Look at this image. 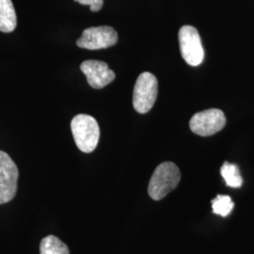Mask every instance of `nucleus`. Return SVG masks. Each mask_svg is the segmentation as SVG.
I'll use <instances>...</instances> for the list:
<instances>
[{
	"label": "nucleus",
	"mask_w": 254,
	"mask_h": 254,
	"mask_svg": "<svg viewBox=\"0 0 254 254\" xmlns=\"http://www.w3.org/2000/svg\"><path fill=\"white\" fill-rule=\"evenodd\" d=\"M178 38L185 62L190 66L200 65L204 59V50L198 30L192 26H183L179 30Z\"/></svg>",
	"instance_id": "nucleus-4"
},
{
	"label": "nucleus",
	"mask_w": 254,
	"mask_h": 254,
	"mask_svg": "<svg viewBox=\"0 0 254 254\" xmlns=\"http://www.w3.org/2000/svg\"><path fill=\"white\" fill-rule=\"evenodd\" d=\"M71 130L81 152L89 154L95 150L100 137V128L95 119L86 114L76 115L71 122Z\"/></svg>",
	"instance_id": "nucleus-2"
},
{
	"label": "nucleus",
	"mask_w": 254,
	"mask_h": 254,
	"mask_svg": "<svg viewBox=\"0 0 254 254\" xmlns=\"http://www.w3.org/2000/svg\"><path fill=\"white\" fill-rule=\"evenodd\" d=\"M18 168L9 154L0 151V204L15 197L17 191Z\"/></svg>",
	"instance_id": "nucleus-7"
},
{
	"label": "nucleus",
	"mask_w": 254,
	"mask_h": 254,
	"mask_svg": "<svg viewBox=\"0 0 254 254\" xmlns=\"http://www.w3.org/2000/svg\"><path fill=\"white\" fill-rule=\"evenodd\" d=\"M213 213L221 217H227L235 206L232 199L225 195H218L216 199L211 201Z\"/></svg>",
	"instance_id": "nucleus-12"
},
{
	"label": "nucleus",
	"mask_w": 254,
	"mask_h": 254,
	"mask_svg": "<svg viewBox=\"0 0 254 254\" xmlns=\"http://www.w3.org/2000/svg\"><path fill=\"white\" fill-rule=\"evenodd\" d=\"M220 174L225 180L228 187L238 189L242 186L243 179L239 172V169L236 164L224 162L220 169Z\"/></svg>",
	"instance_id": "nucleus-11"
},
{
	"label": "nucleus",
	"mask_w": 254,
	"mask_h": 254,
	"mask_svg": "<svg viewBox=\"0 0 254 254\" xmlns=\"http://www.w3.org/2000/svg\"><path fill=\"white\" fill-rule=\"evenodd\" d=\"M81 5L90 6L91 11H99L104 5V0H74Z\"/></svg>",
	"instance_id": "nucleus-13"
},
{
	"label": "nucleus",
	"mask_w": 254,
	"mask_h": 254,
	"mask_svg": "<svg viewBox=\"0 0 254 254\" xmlns=\"http://www.w3.org/2000/svg\"><path fill=\"white\" fill-rule=\"evenodd\" d=\"M40 254H69V249L57 236H48L41 241Z\"/></svg>",
	"instance_id": "nucleus-10"
},
{
	"label": "nucleus",
	"mask_w": 254,
	"mask_h": 254,
	"mask_svg": "<svg viewBox=\"0 0 254 254\" xmlns=\"http://www.w3.org/2000/svg\"><path fill=\"white\" fill-rule=\"evenodd\" d=\"M226 125L224 113L218 109H211L196 113L190 122L191 131L200 136L215 135Z\"/></svg>",
	"instance_id": "nucleus-6"
},
{
	"label": "nucleus",
	"mask_w": 254,
	"mask_h": 254,
	"mask_svg": "<svg viewBox=\"0 0 254 254\" xmlns=\"http://www.w3.org/2000/svg\"><path fill=\"white\" fill-rule=\"evenodd\" d=\"M80 69L93 89H103L115 79V73L104 62L85 61L80 65Z\"/></svg>",
	"instance_id": "nucleus-8"
},
{
	"label": "nucleus",
	"mask_w": 254,
	"mask_h": 254,
	"mask_svg": "<svg viewBox=\"0 0 254 254\" xmlns=\"http://www.w3.org/2000/svg\"><path fill=\"white\" fill-rule=\"evenodd\" d=\"M17 25L15 9L11 0H0V31L12 32Z\"/></svg>",
	"instance_id": "nucleus-9"
},
{
	"label": "nucleus",
	"mask_w": 254,
	"mask_h": 254,
	"mask_svg": "<svg viewBox=\"0 0 254 254\" xmlns=\"http://www.w3.org/2000/svg\"><path fill=\"white\" fill-rule=\"evenodd\" d=\"M118 33L113 27L101 26L86 28L77 41L76 46L89 50H99L115 46Z\"/></svg>",
	"instance_id": "nucleus-5"
},
{
	"label": "nucleus",
	"mask_w": 254,
	"mask_h": 254,
	"mask_svg": "<svg viewBox=\"0 0 254 254\" xmlns=\"http://www.w3.org/2000/svg\"><path fill=\"white\" fill-rule=\"evenodd\" d=\"M181 180L179 168L173 162L161 163L151 177L148 187L149 196L154 200H162L174 190Z\"/></svg>",
	"instance_id": "nucleus-1"
},
{
	"label": "nucleus",
	"mask_w": 254,
	"mask_h": 254,
	"mask_svg": "<svg viewBox=\"0 0 254 254\" xmlns=\"http://www.w3.org/2000/svg\"><path fill=\"white\" fill-rule=\"evenodd\" d=\"M158 92V82L153 73L144 72L136 79L133 92V106L136 112L147 113L154 107Z\"/></svg>",
	"instance_id": "nucleus-3"
}]
</instances>
